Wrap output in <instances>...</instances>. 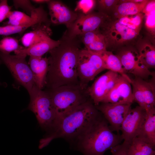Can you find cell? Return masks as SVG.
I'll return each instance as SVG.
<instances>
[{
	"mask_svg": "<svg viewBox=\"0 0 155 155\" xmlns=\"http://www.w3.org/2000/svg\"><path fill=\"white\" fill-rule=\"evenodd\" d=\"M60 40V44L49 52L48 57L49 68L45 86L48 89L80 84L77 67L80 39L65 32Z\"/></svg>",
	"mask_w": 155,
	"mask_h": 155,
	"instance_id": "6da1fadb",
	"label": "cell"
},
{
	"mask_svg": "<svg viewBox=\"0 0 155 155\" xmlns=\"http://www.w3.org/2000/svg\"><path fill=\"white\" fill-rule=\"evenodd\" d=\"M100 114L91 100H88L62 118L52 131L40 140L38 148H43L58 138L73 144Z\"/></svg>",
	"mask_w": 155,
	"mask_h": 155,
	"instance_id": "7a4b0ae2",
	"label": "cell"
},
{
	"mask_svg": "<svg viewBox=\"0 0 155 155\" xmlns=\"http://www.w3.org/2000/svg\"><path fill=\"white\" fill-rule=\"evenodd\" d=\"M123 140L121 135L115 134L100 113L96 120L73 143L74 148L84 155H104L107 150Z\"/></svg>",
	"mask_w": 155,
	"mask_h": 155,
	"instance_id": "3957f363",
	"label": "cell"
},
{
	"mask_svg": "<svg viewBox=\"0 0 155 155\" xmlns=\"http://www.w3.org/2000/svg\"><path fill=\"white\" fill-rule=\"evenodd\" d=\"M143 18L141 13L117 18L109 17L98 29L104 37L107 48L119 49L135 39L139 34Z\"/></svg>",
	"mask_w": 155,
	"mask_h": 155,
	"instance_id": "277c9868",
	"label": "cell"
},
{
	"mask_svg": "<svg viewBox=\"0 0 155 155\" xmlns=\"http://www.w3.org/2000/svg\"><path fill=\"white\" fill-rule=\"evenodd\" d=\"M87 88L80 84L66 85L46 91L56 112L57 124L62 118L90 100Z\"/></svg>",
	"mask_w": 155,
	"mask_h": 155,
	"instance_id": "5b68a950",
	"label": "cell"
},
{
	"mask_svg": "<svg viewBox=\"0 0 155 155\" xmlns=\"http://www.w3.org/2000/svg\"><path fill=\"white\" fill-rule=\"evenodd\" d=\"M30 101L27 109L35 114L40 127L49 133L57 125V115L50 96L46 91L35 87L29 94Z\"/></svg>",
	"mask_w": 155,
	"mask_h": 155,
	"instance_id": "8992f818",
	"label": "cell"
},
{
	"mask_svg": "<svg viewBox=\"0 0 155 155\" xmlns=\"http://www.w3.org/2000/svg\"><path fill=\"white\" fill-rule=\"evenodd\" d=\"M26 57L0 52V59L2 63L9 70L15 80L30 94L37 86L31 69L26 61Z\"/></svg>",
	"mask_w": 155,
	"mask_h": 155,
	"instance_id": "52a82bcc",
	"label": "cell"
},
{
	"mask_svg": "<svg viewBox=\"0 0 155 155\" xmlns=\"http://www.w3.org/2000/svg\"><path fill=\"white\" fill-rule=\"evenodd\" d=\"M105 69L102 58L98 53L85 49L80 50L77 70L80 84L82 87L87 88L88 82Z\"/></svg>",
	"mask_w": 155,
	"mask_h": 155,
	"instance_id": "ba28073f",
	"label": "cell"
},
{
	"mask_svg": "<svg viewBox=\"0 0 155 155\" xmlns=\"http://www.w3.org/2000/svg\"><path fill=\"white\" fill-rule=\"evenodd\" d=\"M116 55L126 73H131L135 77L145 80L155 75L154 72L150 71L143 64L136 49L131 46L123 47L118 49Z\"/></svg>",
	"mask_w": 155,
	"mask_h": 155,
	"instance_id": "9c48e42d",
	"label": "cell"
},
{
	"mask_svg": "<svg viewBox=\"0 0 155 155\" xmlns=\"http://www.w3.org/2000/svg\"><path fill=\"white\" fill-rule=\"evenodd\" d=\"M152 77V80L148 82L135 77L131 82L134 101L145 110L155 107V75Z\"/></svg>",
	"mask_w": 155,
	"mask_h": 155,
	"instance_id": "30bf717a",
	"label": "cell"
},
{
	"mask_svg": "<svg viewBox=\"0 0 155 155\" xmlns=\"http://www.w3.org/2000/svg\"><path fill=\"white\" fill-rule=\"evenodd\" d=\"M78 13L77 19L65 31L71 36L79 37L86 33L98 30L109 17L99 12L86 15Z\"/></svg>",
	"mask_w": 155,
	"mask_h": 155,
	"instance_id": "8fae6325",
	"label": "cell"
},
{
	"mask_svg": "<svg viewBox=\"0 0 155 155\" xmlns=\"http://www.w3.org/2000/svg\"><path fill=\"white\" fill-rule=\"evenodd\" d=\"M121 75L108 70L97 78L87 88L88 94L95 106L102 102L117 82Z\"/></svg>",
	"mask_w": 155,
	"mask_h": 155,
	"instance_id": "7c38bea8",
	"label": "cell"
},
{
	"mask_svg": "<svg viewBox=\"0 0 155 155\" xmlns=\"http://www.w3.org/2000/svg\"><path fill=\"white\" fill-rule=\"evenodd\" d=\"M145 109L138 106L130 109L121 127V135L124 141L130 142L139 134L145 120Z\"/></svg>",
	"mask_w": 155,
	"mask_h": 155,
	"instance_id": "4fadbf2b",
	"label": "cell"
},
{
	"mask_svg": "<svg viewBox=\"0 0 155 155\" xmlns=\"http://www.w3.org/2000/svg\"><path fill=\"white\" fill-rule=\"evenodd\" d=\"M131 105L102 102L95 106L108 122L111 130L119 134L122 123L131 108Z\"/></svg>",
	"mask_w": 155,
	"mask_h": 155,
	"instance_id": "5bb4252c",
	"label": "cell"
},
{
	"mask_svg": "<svg viewBox=\"0 0 155 155\" xmlns=\"http://www.w3.org/2000/svg\"><path fill=\"white\" fill-rule=\"evenodd\" d=\"M6 22V25L33 27L40 23L50 24L47 13L42 5L36 8L30 16L17 11H11Z\"/></svg>",
	"mask_w": 155,
	"mask_h": 155,
	"instance_id": "9a60e30c",
	"label": "cell"
},
{
	"mask_svg": "<svg viewBox=\"0 0 155 155\" xmlns=\"http://www.w3.org/2000/svg\"><path fill=\"white\" fill-rule=\"evenodd\" d=\"M47 4L51 22L54 24H64L68 29L78 17V13L60 1L50 0Z\"/></svg>",
	"mask_w": 155,
	"mask_h": 155,
	"instance_id": "2e32d148",
	"label": "cell"
},
{
	"mask_svg": "<svg viewBox=\"0 0 155 155\" xmlns=\"http://www.w3.org/2000/svg\"><path fill=\"white\" fill-rule=\"evenodd\" d=\"M134 101L131 82L121 75L116 84L101 103L131 104Z\"/></svg>",
	"mask_w": 155,
	"mask_h": 155,
	"instance_id": "e0dca14e",
	"label": "cell"
},
{
	"mask_svg": "<svg viewBox=\"0 0 155 155\" xmlns=\"http://www.w3.org/2000/svg\"><path fill=\"white\" fill-rule=\"evenodd\" d=\"M29 64L36 86L42 90L45 87L49 68V59L45 57H30Z\"/></svg>",
	"mask_w": 155,
	"mask_h": 155,
	"instance_id": "ac0fdd59",
	"label": "cell"
},
{
	"mask_svg": "<svg viewBox=\"0 0 155 155\" xmlns=\"http://www.w3.org/2000/svg\"><path fill=\"white\" fill-rule=\"evenodd\" d=\"M49 24L40 23L34 27L33 30L25 34L21 38L24 47L28 48L50 38L52 32Z\"/></svg>",
	"mask_w": 155,
	"mask_h": 155,
	"instance_id": "d6986e66",
	"label": "cell"
},
{
	"mask_svg": "<svg viewBox=\"0 0 155 155\" xmlns=\"http://www.w3.org/2000/svg\"><path fill=\"white\" fill-rule=\"evenodd\" d=\"M150 1L144 0L140 2L129 0H119L111 15L113 18L135 15L142 12Z\"/></svg>",
	"mask_w": 155,
	"mask_h": 155,
	"instance_id": "ffe728a7",
	"label": "cell"
},
{
	"mask_svg": "<svg viewBox=\"0 0 155 155\" xmlns=\"http://www.w3.org/2000/svg\"><path fill=\"white\" fill-rule=\"evenodd\" d=\"M61 43V40H55L51 37L40 42L28 48L22 47L15 51L16 55L29 56L33 57H42L45 54L58 46Z\"/></svg>",
	"mask_w": 155,
	"mask_h": 155,
	"instance_id": "44dd1931",
	"label": "cell"
},
{
	"mask_svg": "<svg viewBox=\"0 0 155 155\" xmlns=\"http://www.w3.org/2000/svg\"><path fill=\"white\" fill-rule=\"evenodd\" d=\"M145 120L137 137L155 147V108L146 110Z\"/></svg>",
	"mask_w": 155,
	"mask_h": 155,
	"instance_id": "7402d4cb",
	"label": "cell"
},
{
	"mask_svg": "<svg viewBox=\"0 0 155 155\" xmlns=\"http://www.w3.org/2000/svg\"><path fill=\"white\" fill-rule=\"evenodd\" d=\"M79 37L85 49L89 51L98 53L107 50L104 37L98 30L86 33Z\"/></svg>",
	"mask_w": 155,
	"mask_h": 155,
	"instance_id": "603a6c76",
	"label": "cell"
},
{
	"mask_svg": "<svg viewBox=\"0 0 155 155\" xmlns=\"http://www.w3.org/2000/svg\"><path fill=\"white\" fill-rule=\"evenodd\" d=\"M98 53L101 57L106 69L117 73L131 82V79L126 74L121 61L117 55L107 50Z\"/></svg>",
	"mask_w": 155,
	"mask_h": 155,
	"instance_id": "cb8c5ba5",
	"label": "cell"
},
{
	"mask_svg": "<svg viewBox=\"0 0 155 155\" xmlns=\"http://www.w3.org/2000/svg\"><path fill=\"white\" fill-rule=\"evenodd\" d=\"M155 148L141 139L136 137L129 143L128 155H155Z\"/></svg>",
	"mask_w": 155,
	"mask_h": 155,
	"instance_id": "d4e9b609",
	"label": "cell"
},
{
	"mask_svg": "<svg viewBox=\"0 0 155 155\" xmlns=\"http://www.w3.org/2000/svg\"><path fill=\"white\" fill-rule=\"evenodd\" d=\"M140 59L146 67L150 69L155 67V49L154 46L148 42L140 45L136 49Z\"/></svg>",
	"mask_w": 155,
	"mask_h": 155,
	"instance_id": "484cf974",
	"label": "cell"
},
{
	"mask_svg": "<svg viewBox=\"0 0 155 155\" xmlns=\"http://www.w3.org/2000/svg\"><path fill=\"white\" fill-rule=\"evenodd\" d=\"M22 47L19 45L18 40L13 37L6 36L0 40V52L4 53L9 54Z\"/></svg>",
	"mask_w": 155,
	"mask_h": 155,
	"instance_id": "4316f807",
	"label": "cell"
},
{
	"mask_svg": "<svg viewBox=\"0 0 155 155\" xmlns=\"http://www.w3.org/2000/svg\"><path fill=\"white\" fill-rule=\"evenodd\" d=\"M119 1L117 0H97L96 6L98 12L109 17Z\"/></svg>",
	"mask_w": 155,
	"mask_h": 155,
	"instance_id": "83f0119b",
	"label": "cell"
},
{
	"mask_svg": "<svg viewBox=\"0 0 155 155\" xmlns=\"http://www.w3.org/2000/svg\"><path fill=\"white\" fill-rule=\"evenodd\" d=\"M96 1L80 0L77 1L74 11L79 13L86 15L90 13L96 6Z\"/></svg>",
	"mask_w": 155,
	"mask_h": 155,
	"instance_id": "f1b7e54d",
	"label": "cell"
},
{
	"mask_svg": "<svg viewBox=\"0 0 155 155\" xmlns=\"http://www.w3.org/2000/svg\"><path fill=\"white\" fill-rule=\"evenodd\" d=\"M26 26H14L7 25L0 26V35L8 36L10 35L21 33L24 32L28 28Z\"/></svg>",
	"mask_w": 155,
	"mask_h": 155,
	"instance_id": "f546056e",
	"label": "cell"
},
{
	"mask_svg": "<svg viewBox=\"0 0 155 155\" xmlns=\"http://www.w3.org/2000/svg\"><path fill=\"white\" fill-rule=\"evenodd\" d=\"M13 5L16 9L20 8L24 10L30 16L36 8L28 0H14Z\"/></svg>",
	"mask_w": 155,
	"mask_h": 155,
	"instance_id": "4dcf8cb0",
	"label": "cell"
},
{
	"mask_svg": "<svg viewBox=\"0 0 155 155\" xmlns=\"http://www.w3.org/2000/svg\"><path fill=\"white\" fill-rule=\"evenodd\" d=\"M11 7L7 0H1L0 2V23L8 18L11 11Z\"/></svg>",
	"mask_w": 155,
	"mask_h": 155,
	"instance_id": "1f68e13d",
	"label": "cell"
},
{
	"mask_svg": "<svg viewBox=\"0 0 155 155\" xmlns=\"http://www.w3.org/2000/svg\"><path fill=\"white\" fill-rule=\"evenodd\" d=\"M129 142L125 141L111 148V155H128L127 148Z\"/></svg>",
	"mask_w": 155,
	"mask_h": 155,
	"instance_id": "d6a6232c",
	"label": "cell"
},
{
	"mask_svg": "<svg viewBox=\"0 0 155 155\" xmlns=\"http://www.w3.org/2000/svg\"><path fill=\"white\" fill-rule=\"evenodd\" d=\"M50 0H32L31 1L37 4L47 3Z\"/></svg>",
	"mask_w": 155,
	"mask_h": 155,
	"instance_id": "836d02e7",
	"label": "cell"
},
{
	"mask_svg": "<svg viewBox=\"0 0 155 155\" xmlns=\"http://www.w3.org/2000/svg\"><path fill=\"white\" fill-rule=\"evenodd\" d=\"M2 63V62L1 60L0 59V65ZM2 84L0 82V85H1Z\"/></svg>",
	"mask_w": 155,
	"mask_h": 155,
	"instance_id": "e575fe53",
	"label": "cell"
},
{
	"mask_svg": "<svg viewBox=\"0 0 155 155\" xmlns=\"http://www.w3.org/2000/svg\"><path fill=\"white\" fill-rule=\"evenodd\" d=\"M1 1V0H0V2Z\"/></svg>",
	"mask_w": 155,
	"mask_h": 155,
	"instance_id": "d590c367",
	"label": "cell"
}]
</instances>
